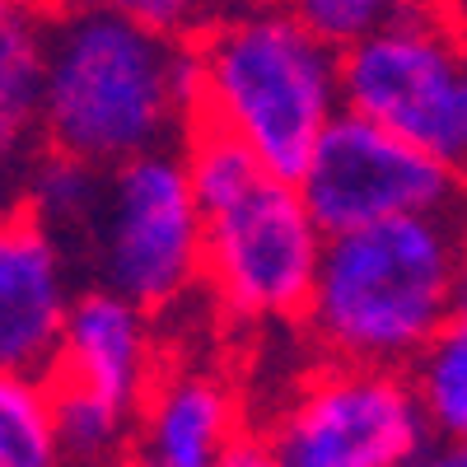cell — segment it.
I'll use <instances>...</instances> for the list:
<instances>
[{
  "label": "cell",
  "mask_w": 467,
  "mask_h": 467,
  "mask_svg": "<svg viewBox=\"0 0 467 467\" xmlns=\"http://www.w3.org/2000/svg\"><path fill=\"white\" fill-rule=\"evenodd\" d=\"M202 108L197 37H173L108 10L52 15L43 145L117 169L182 140Z\"/></svg>",
  "instance_id": "obj_1"
},
{
  "label": "cell",
  "mask_w": 467,
  "mask_h": 467,
  "mask_svg": "<svg viewBox=\"0 0 467 467\" xmlns=\"http://www.w3.org/2000/svg\"><path fill=\"white\" fill-rule=\"evenodd\" d=\"M467 206L327 234L304 327L327 360L411 369L458 304Z\"/></svg>",
  "instance_id": "obj_2"
},
{
  "label": "cell",
  "mask_w": 467,
  "mask_h": 467,
  "mask_svg": "<svg viewBox=\"0 0 467 467\" xmlns=\"http://www.w3.org/2000/svg\"><path fill=\"white\" fill-rule=\"evenodd\" d=\"M197 112L244 136L271 178L295 182L323 127L341 112V47L290 5H224L197 33Z\"/></svg>",
  "instance_id": "obj_3"
},
{
  "label": "cell",
  "mask_w": 467,
  "mask_h": 467,
  "mask_svg": "<svg viewBox=\"0 0 467 467\" xmlns=\"http://www.w3.org/2000/svg\"><path fill=\"white\" fill-rule=\"evenodd\" d=\"M341 108L402 131L467 178V52L435 0H407L341 47Z\"/></svg>",
  "instance_id": "obj_4"
},
{
  "label": "cell",
  "mask_w": 467,
  "mask_h": 467,
  "mask_svg": "<svg viewBox=\"0 0 467 467\" xmlns=\"http://www.w3.org/2000/svg\"><path fill=\"white\" fill-rule=\"evenodd\" d=\"M94 281L150 314L187 299L206 271V211L192 192L178 145L108 169L99 229L85 248Z\"/></svg>",
  "instance_id": "obj_5"
},
{
  "label": "cell",
  "mask_w": 467,
  "mask_h": 467,
  "mask_svg": "<svg viewBox=\"0 0 467 467\" xmlns=\"http://www.w3.org/2000/svg\"><path fill=\"white\" fill-rule=\"evenodd\" d=\"M435 440L411 369L327 360L266 425L276 467H407Z\"/></svg>",
  "instance_id": "obj_6"
},
{
  "label": "cell",
  "mask_w": 467,
  "mask_h": 467,
  "mask_svg": "<svg viewBox=\"0 0 467 467\" xmlns=\"http://www.w3.org/2000/svg\"><path fill=\"white\" fill-rule=\"evenodd\" d=\"M327 234L299 187L262 178L244 202L206 215L202 285L234 323H304Z\"/></svg>",
  "instance_id": "obj_7"
},
{
  "label": "cell",
  "mask_w": 467,
  "mask_h": 467,
  "mask_svg": "<svg viewBox=\"0 0 467 467\" xmlns=\"http://www.w3.org/2000/svg\"><path fill=\"white\" fill-rule=\"evenodd\" d=\"M323 234L462 202V178L402 131L341 108L295 178Z\"/></svg>",
  "instance_id": "obj_8"
},
{
  "label": "cell",
  "mask_w": 467,
  "mask_h": 467,
  "mask_svg": "<svg viewBox=\"0 0 467 467\" xmlns=\"http://www.w3.org/2000/svg\"><path fill=\"white\" fill-rule=\"evenodd\" d=\"M70 262L61 239L28 211L0 220V369L52 374L75 299Z\"/></svg>",
  "instance_id": "obj_9"
},
{
  "label": "cell",
  "mask_w": 467,
  "mask_h": 467,
  "mask_svg": "<svg viewBox=\"0 0 467 467\" xmlns=\"http://www.w3.org/2000/svg\"><path fill=\"white\" fill-rule=\"evenodd\" d=\"M52 374L140 411L154 379L164 374L154 314L145 304L117 295L112 285H80L70 299Z\"/></svg>",
  "instance_id": "obj_10"
},
{
  "label": "cell",
  "mask_w": 467,
  "mask_h": 467,
  "mask_svg": "<svg viewBox=\"0 0 467 467\" xmlns=\"http://www.w3.org/2000/svg\"><path fill=\"white\" fill-rule=\"evenodd\" d=\"M244 435L234 388L206 369H164L136 411V449L160 467H220Z\"/></svg>",
  "instance_id": "obj_11"
},
{
  "label": "cell",
  "mask_w": 467,
  "mask_h": 467,
  "mask_svg": "<svg viewBox=\"0 0 467 467\" xmlns=\"http://www.w3.org/2000/svg\"><path fill=\"white\" fill-rule=\"evenodd\" d=\"M52 15V0L0 5V154L10 160H28L43 145Z\"/></svg>",
  "instance_id": "obj_12"
},
{
  "label": "cell",
  "mask_w": 467,
  "mask_h": 467,
  "mask_svg": "<svg viewBox=\"0 0 467 467\" xmlns=\"http://www.w3.org/2000/svg\"><path fill=\"white\" fill-rule=\"evenodd\" d=\"M108 197V169L66 154L52 145H37L24 160V211L43 220L70 257H85L99 215Z\"/></svg>",
  "instance_id": "obj_13"
},
{
  "label": "cell",
  "mask_w": 467,
  "mask_h": 467,
  "mask_svg": "<svg viewBox=\"0 0 467 467\" xmlns=\"http://www.w3.org/2000/svg\"><path fill=\"white\" fill-rule=\"evenodd\" d=\"M61 467H117L136 449V411L85 383L52 374Z\"/></svg>",
  "instance_id": "obj_14"
},
{
  "label": "cell",
  "mask_w": 467,
  "mask_h": 467,
  "mask_svg": "<svg viewBox=\"0 0 467 467\" xmlns=\"http://www.w3.org/2000/svg\"><path fill=\"white\" fill-rule=\"evenodd\" d=\"M178 154H182L192 192H197L206 215L229 211L234 202H244L262 178H271L266 164L253 154V145L244 136H234L229 127H220L215 117H202V112L187 117Z\"/></svg>",
  "instance_id": "obj_15"
},
{
  "label": "cell",
  "mask_w": 467,
  "mask_h": 467,
  "mask_svg": "<svg viewBox=\"0 0 467 467\" xmlns=\"http://www.w3.org/2000/svg\"><path fill=\"white\" fill-rule=\"evenodd\" d=\"M0 467H61L52 374L0 369Z\"/></svg>",
  "instance_id": "obj_16"
},
{
  "label": "cell",
  "mask_w": 467,
  "mask_h": 467,
  "mask_svg": "<svg viewBox=\"0 0 467 467\" xmlns=\"http://www.w3.org/2000/svg\"><path fill=\"white\" fill-rule=\"evenodd\" d=\"M411 383L420 393L425 416L435 425V435L467 440V304L453 308L449 323L416 356Z\"/></svg>",
  "instance_id": "obj_17"
},
{
  "label": "cell",
  "mask_w": 467,
  "mask_h": 467,
  "mask_svg": "<svg viewBox=\"0 0 467 467\" xmlns=\"http://www.w3.org/2000/svg\"><path fill=\"white\" fill-rule=\"evenodd\" d=\"M285 5L318 37H327L332 47H350L379 24L393 19L407 0H285Z\"/></svg>",
  "instance_id": "obj_18"
},
{
  "label": "cell",
  "mask_w": 467,
  "mask_h": 467,
  "mask_svg": "<svg viewBox=\"0 0 467 467\" xmlns=\"http://www.w3.org/2000/svg\"><path fill=\"white\" fill-rule=\"evenodd\" d=\"M52 5L108 10V15L140 19V24L160 28V33H173V37H197V33L224 10V0H52Z\"/></svg>",
  "instance_id": "obj_19"
},
{
  "label": "cell",
  "mask_w": 467,
  "mask_h": 467,
  "mask_svg": "<svg viewBox=\"0 0 467 467\" xmlns=\"http://www.w3.org/2000/svg\"><path fill=\"white\" fill-rule=\"evenodd\" d=\"M24 211V160L0 154V220Z\"/></svg>",
  "instance_id": "obj_20"
},
{
  "label": "cell",
  "mask_w": 467,
  "mask_h": 467,
  "mask_svg": "<svg viewBox=\"0 0 467 467\" xmlns=\"http://www.w3.org/2000/svg\"><path fill=\"white\" fill-rule=\"evenodd\" d=\"M407 467H467V440H444V435H435Z\"/></svg>",
  "instance_id": "obj_21"
},
{
  "label": "cell",
  "mask_w": 467,
  "mask_h": 467,
  "mask_svg": "<svg viewBox=\"0 0 467 467\" xmlns=\"http://www.w3.org/2000/svg\"><path fill=\"white\" fill-rule=\"evenodd\" d=\"M220 467H276V462H271V453H266L262 435H244L239 444H234V449L224 453V462H220Z\"/></svg>",
  "instance_id": "obj_22"
},
{
  "label": "cell",
  "mask_w": 467,
  "mask_h": 467,
  "mask_svg": "<svg viewBox=\"0 0 467 467\" xmlns=\"http://www.w3.org/2000/svg\"><path fill=\"white\" fill-rule=\"evenodd\" d=\"M117 467H160V462H154L150 453H140V449H131V453H127L122 462H117Z\"/></svg>",
  "instance_id": "obj_23"
},
{
  "label": "cell",
  "mask_w": 467,
  "mask_h": 467,
  "mask_svg": "<svg viewBox=\"0 0 467 467\" xmlns=\"http://www.w3.org/2000/svg\"><path fill=\"white\" fill-rule=\"evenodd\" d=\"M458 304H467V253H462V266H458Z\"/></svg>",
  "instance_id": "obj_24"
},
{
  "label": "cell",
  "mask_w": 467,
  "mask_h": 467,
  "mask_svg": "<svg viewBox=\"0 0 467 467\" xmlns=\"http://www.w3.org/2000/svg\"><path fill=\"white\" fill-rule=\"evenodd\" d=\"M224 5H285V0H224Z\"/></svg>",
  "instance_id": "obj_25"
},
{
  "label": "cell",
  "mask_w": 467,
  "mask_h": 467,
  "mask_svg": "<svg viewBox=\"0 0 467 467\" xmlns=\"http://www.w3.org/2000/svg\"><path fill=\"white\" fill-rule=\"evenodd\" d=\"M0 5H37V0H0Z\"/></svg>",
  "instance_id": "obj_26"
},
{
  "label": "cell",
  "mask_w": 467,
  "mask_h": 467,
  "mask_svg": "<svg viewBox=\"0 0 467 467\" xmlns=\"http://www.w3.org/2000/svg\"><path fill=\"white\" fill-rule=\"evenodd\" d=\"M462 206H467V178H462Z\"/></svg>",
  "instance_id": "obj_27"
}]
</instances>
